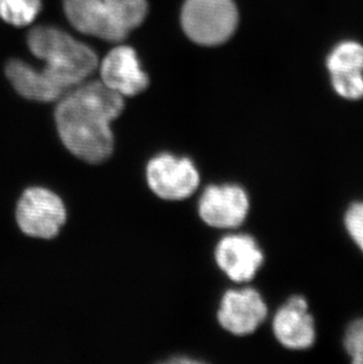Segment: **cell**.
<instances>
[{"mask_svg":"<svg viewBox=\"0 0 363 364\" xmlns=\"http://www.w3.org/2000/svg\"><path fill=\"white\" fill-rule=\"evenodd\" d=\"M147 14V0H105L107 41H120L138 28Z\"/></svg>","mask_w":363,"mask_h":364,"instance_id":"12","label":"cell"},{"mask_svg":"<svg viewBox=\"0 0 363 364\" xmlns=\"http://www.w3.org/2000/svg\"><path fill=\"white\" fill-rule=\"evenodd\" d=\"M271 333L281 347L290 351L308 350L315 344V318L305 296L293 295L271 317Z\"/></svg>","mask_w":363,"mask_h":364,"instance_id":"9","label":"cell"},{"mask_svg":"<svg viewBox=\"0 0 363 364\" xmlns=\"http://www.w3.org/2000/svg\"><path fill=\"white\" fill-rule=\"evenodd\" d=\"M32 55L45 62L41 70L64 96L84 82L98 66L93 48L53 26H37L28 36Z\"/></svg>","mask_w":363,"mask_h":364,"instance_id":"2","label":"cell"},{"mask_svg":"<svg viewBox=\"0 0 363 364\" xmlns=\"http://www.w3.org/2000/svg\"><path fill=\"white\" fill-rule=\"evenodd\" d=\"M327 68L332 73H363V46L355 41H343L327 58Z\"/></svg>","mask_w":363,"mask_h":364,"instance_id":"14","label":"cell"},{"mask_svg":"<svg viewBox=\"0 0 363 364\" xmlns=\"http://www.w3.org/2000/svg\"><path fill=\"white\" fill-rule=\"evenodd\" d=\"M332 84L335 92L344 100H360L363 98V73H332Z\"/></svg>","mask_w":363,"mask_h":364,"instance_id":"16","label":"cell"},{"mask_svg":"<svg viewBox=\"0 0 363 364\" xmlns=\"http://www.w3.org/2000/svg\"><path fill=\"white\" fill-rule=\"evenodd\" d=\"M64 10L79 32L107 39L105 0H64Z\"/></svg>","mask_w":363,"mask_h":364,"instance_id":"13","label":"cell"},{"mask_svg":"<svg viewBox=\"0 0 363 364\" xmlns=\"http://www.w3.org/2000/svg\"><path fill=\"white\" fill-rule=\"evenodd\" d=\"M41 10V0H0V18L17 28L33 23Z\"/></svg>","mask_w":363,"mask_h":364,"instance_id":"15","label":"cell"},{"mask_svg":"<svg viewBox=\"0 0 363 364\" xmlns=\"http://www.w3.org/2000/svg\"><path fill=\"white\" fill-rule=\"evenodd\" d=\"M56 132L63 148L89 165L112 157L116 136L112 124L123 114L124 97L102 82H82L57 100Z\"/></svg>","mask_w":363,"mask_h":364,"instance_id":"1","label":"cell"},{"mask_svg":"<svg viewBox=\"0 0 363 364\" xmlns=\"http://www.w3.org/2000/svg\"><path fill=\"white\" fill-rule=\"evenodd\" d=\"M5 73L11 85L25 100L38 103H51L63 97L62 93L48 82L41 70L35 69L23 60H10L7 63Z\"/></svg>","mask_w":363,"mask_h":364,"instance_id":"11","label":"cell"},{"mask_svg":"<svg viewBox=\"0 0 363 364\" xmlns=\"http://www.w3.org/2000/svg\"><path fill=\"white\" fill-rule=\"evenodd\" d=\"M145 184L157 200L167 203L186 202L202 188V176L188 156L158 152L144 166Z\"/></svg>","mask_w":363,"mask_h":364,"instance_id":"3","label":"cell"},{"mask_svg":"<svg viewBox=\"0 0 363 364\" xmlns=\"http://www.w3.org/2000/svg\"><path fill=\"white\" fill-rule=\"evenodd\" d=\"M269 306L260 290L243 284L228 288L219 297L216 322L229 336L248 337L254 335L265 323Z\"/></svg>","mask_w":363,"mask_h":364,"instance_id":"7","label":"cell"},{"mask_svg":"<svg viewBox=\"0 0 363 364\" xmlns=\"http://www.w3.org/2000/svg\"><path fill=\"white\" fill-rule=\"evenodd\" d=\"M214 262L229 282L249 284L265 263V252L254 235L230 231L217 240Z\"/></svg>","mask_w":363,"mask_h":364,"instance_id":"8","label":"cell"},{"mask_svg":"<svg viewBox=\"0 0 363 364\" xmlns=\"http://www.w3.org/2000/svg\"><path fill=\"white\" fill-rule=\"evenodd\" d=\"M342 344L352 363L363 364V317L348 324L343 333Z\"/></svg>","mask_w":363,"mask_h":364,"instance_id":"18","label":"cell"},{"mask_svg":"<svg viewBox=\"0 0 363 364\" xmlns=\"http://www.w3.org/2000/svg\"><path fill=\"white\" fill-rule=\"evenodd\" d=\"M251 193L237 182L209 183L196 200V211L206 227L214 231L238 230L251 216Z\"/></svg>","mask_w":363,"mask_h":364,"instance_id":"5","label":"cell"},{"mask_svg":"<svg viewBox=\"0 0 363 364\" xmlns=\"http://www.w3.org/2000/svg\"><path fill=\"white\" fill-rule=\"evenodd\" d=\"M343 227L354 245L363 254V200H355L343 213Z\"/></svg>","mask_w":363,"mask_h":364,"instance_id":"17","label":"cell"},{"mask_svg":"<svg viewBox=\"0 0 363 364\" xmlns=\"http://www.w3.org/2000/svg\"><path fill=\"white\" fill-rule=\"evenodd\" d=\"M100 78L104 85L122 97L138 96L150 84L136 51L124 45L111 50L104 58L100 65Z\"/></svg>","mask_w":363,"mask_h":364,"instance_id":"10","label":"cell"},{"mask_svg":"<svg viewBox=\"0 0 363 364\" xmlns=\"http://www.w3.org/2000/svg\"><path fill=\"white\" fill-rule=\"evenodd\" d=\"M65 200L48 186H28L18 200L14 218L19 230L36 241L50 242L58 237L68 222Z\"/></svg>","mask_w":363,"mask_h":364,"instance_id":"4","label":"cell"},{"mask_svg":"<svg viewBox=\"0 0 363 364\" xmlns=\"http://www.w3.org/2000/svg\"><path fill=\"white\" fill-rule=\"evenodd\" d=\"M181 21L185 35L196 44L216 46L236 31L238 11L233 0H186Z\"/></svg>","mask_w":363,"mask_h":364,"instance_id":"6","label":"cell"}]
</instances>
